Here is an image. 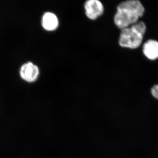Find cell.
Masks as SVG:
<instances>
[{
    "label": "cell",
    "instance_id": "6da1fadb",
    "mask_svg": "<svg viewBox=\"0 0 158 158\" xmlns=\"http://www.w3.org/2000/svg\"><path fill=\"white\" fill-rule=\"evenodd\" d=\"M146 30V26L143 22L121 30L118 40L119 45L124 48H138L142 44Z\"/></svg>",
    "mask_w": 158,
    "mask_h": 158
},
{
    "label": "cell",
    "instance_id": "7a4b0ae2",
    "mask_svg": "<svg viewBox=\"0 0 158 158\" xmlns=\"http://www.w3.org/2000/svg\"><path fill=\"white\" fill-rule=\"evenodd\" d=\"M140 16L135 12L125 9L117 10L114 15V22L120 30L129 27L138 22Z\"/></svg>",
    "mask_w": 158,
    "mask_h": 158
},
{
    "label": "cell",
    "instance_id": "3957f363",
    "mask_svg": "<svg viewBox=\"0 0 158 158\" xmlns=\"http://www.w3.org/2000/svg\"><path fill=\"white\" fill-rule=\"evenodd\" d=\"M84 7L86 16L92 20L97 19L104 11L102 3L98 0H88L85 2Z\"/></svg>",
    "mask_w": 158,
    "mask_h": 158
},
{
    "label": "cell",
    "instance_id": "277c9868",
    "mask_svg": "<svg viewBox=\"0 0 158 158\" xmlns=\"http://www.w3.org/2000/svg\"><path fill=\"white\" fill-rule=\"evenodd\" d=\"M39 74V68L32 62L25 63L21 68V77L27 81H35L38 78Z\"/></svg>",
    "mask_w": 158,
    "mask_h": 158
},
{
    "label": "cell",
    "instance_id": "5b68a950",
    "mask_svg": "<svg viewBox=\"0 0 158 158\" xmlns=\"http://www.w3.org/2000/svg\"><path fill=\"white\" fill-rule=\"evenodd\" d=\"M125 9L132 11L140 16H143L144 12V6L141 2L138 0H129L120 3L117 6V10Z\"/></svg>",
    "mask_w": 158,
    "mask_h": 158
},
{
    "label": "cell",
    "instance_id": "8992f818",
    "mask_svg": "<svg viewBox=\"0 0 158 158\" xmlns=\"http://www.w3.org/2000/svg\"><path fill=\"white\" fill-rule=\"evenodd\" d=\"M42 26L46 31H56L59 26V20L57 15L52 12H46L43 15Z\"/></svg>",
    "mask_w": 158,
    "mask_h": 158
},
{
    "label": "cell",
    "instance_id": "52a82bcc",
    "mask_svg": "<svg viewBox=\"0 0 158 158\" xmlns=\"http://www.w3.org/2000/svg\"><path fill=\"white\" fill-rule=\"evenodd\" d=\"M143 52L144 56L150 60L158 59V41L153 40H148L143 45Z\"/></svg>",
    "mask_w": 158,
    "mask_h": 158
},
{
    "label": "cell",
    "instance_id": "ba28073f",
    "mask_svg": "<svg viewBox=\"0 0 158 158\" xmlns=\"http://www.w3.org/2000/svg\"><path fill=\"white\" fill-rule=\"evenodd\" d=\"M151 93L155 98L158 99V85L153 86L151 89Z\"/></svg>",
    "mask_w": 158,
    "mask_h": 158
}]
</instances>
